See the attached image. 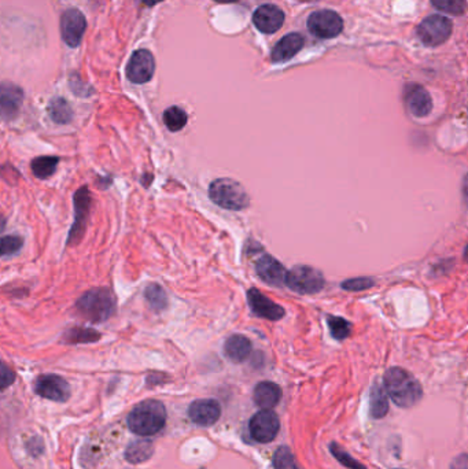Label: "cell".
<instances>
[{
    "label": "cell",
    "instance_id": "cell-1",
    "mask_svg": "<svg viewBox=\"0 0 468 469\" xmlns=\"http://www.w3.org/2000/svg\"><path fill=\"white\" fill-rule=\"evenodd\" d=\"M384 385L391 401L401 407H412L423 396L420 383L402 368H390L384 376Z\"/></svg>",
    "mask_w": 468,
    "mask_h": 469
},
{
    "label": "cell",
    "instance_id": "cell-2",
    "mask_svg": "<svg viewBox=\"0 0 468 469\" xmlns=\"http://www.w3.org/2000/svg\"><path fill=\"white\" fill-rule=\"evenodd\" d=\"M166 423V409L162 402L149 399L136 405L128 416L129 430L141 436H152Z\"/></svg>",
    "mask_w": 468,
    "mask_h": 469
},
{
    "label": "cell",
    "instance_id": "cell-3",
    "mask_svg": "<svg viewBox=\"0 0 468 469\" xmlns=\"http://www.w3.org/2000/svg\"><path fill=\"white\" fill-rule=\"evenodd\" d=\"M81 317L91 322H103L116 311V298L109 288H93L87 291L76 302Z\"/></svg>",
    "mask_w": 468,
    "mask_h": 469
},
{
    "label": "cell",
    "instance_id": "cell-4",
    "mask_svg": "<svg viewBox=\"0 0 468 469\" xmlns=\"http://www.w3.org/2000/svg\"><path fill=\"white\" fill-rule=\"evenodd\" d=\"M209 196L217 206L239 212L250 205L244 187L233 178H217L209 187Z\"/></svg>",
    "mask_w": 468,
    "mask_h": 469
},
{
    "label": "cell",
    "instance_id": "cell-5",
    "mask_svg": "<svg viewBox=\"0 0 468 469\" xmlns=\"http://www.w3.org/2000/svg\"><path fill=\"white\" fill-rule=\"evenodd\" d=\"M285 284L294 293L303 295L317 294L324 287V277L320 270L308 265H297L291 268L287 275Z\"/></svg>",
    "mask_w": 468,
    "mask_h": 469
},
{
    "label": "cell",
    "instance_id": "cell-6",
    "mask_svg": "<svg viewBox=\"0 0 468 469\" xmlns=\"http://www.w3.org/2000/svg\"><path fill=\"white\" fill-rule=\"evenodd\" d=\"M452 21L444 15H430L417 26V37L427 47H437L448 42L452 35Z\"/></svg>",
    "mask_w": 468,
    "mask_h": 469
},
{
    "label": "cell",
    "instance_id": "cell-7",
    "mask_svg": "<svg viewBox=\"0 0 468 469\" xmlns=\"http://www.w3.org/2000/svg\"><path fill=\"white\" fill-rule=\"evenodd\" d=\"M308 29L318 39H332L342 32L343 21L335 11L318 10L309 15Z\"/></svg>",
    "mask_w": 468,
    "mask_h": 469
},
{
    "label": "cell",
    "instance_id": "cell-8",
    "mask_svg": "<svg viewBox=\"0 0 468 469\" xmlns=\"http://www.w3.org/2000/svg\"><path fill=\"white\" fill-rule=\"evenodd\" d=\"M279 428V417L271 409H262L250 420V434L253 439L260 443L272 442L276 438Z\"/></svg>",
    "mask_w": 468,
    "mask_h": 469
},
{
    "label": "cell",
    "instance_id": "cell-9",
    "mask_svg": "<svg viewBox=\"0 0 468 469\" xmlns=\"http://www.w3.org/2000/svg\"><path fill=\"white\" fill-rule=\"evenodd\" d=\"M154 71L156 61L153 54L147 50H138L132 54L128 62L127 76L135 84H145L154 76Z\"/></svg>",
    "mask_w": 468,
    "mask_h": 469
},
{
    "label": "cell",
    "instance_id": "cell-10",
    "mask_svg": "<svg viewBox=\"0 0 468 469\" xmlns=\"http://www.w3.org/2000/svg\"><path fill=\"white\" fill-rule=\"evenodd\" d=\"M91 202H92V196L88 188L85 187L80 188L75 194V223L69 232V239H68L69 246L78 243L85 232V224L89 216Z\"/></svg>",
    "mask_w": 468,
    "mask_h": 469
},
{
    "label": "cell",
    "instance_id": "cell-11",
    "mask_svg": "<svg viewBox=\"0 0 468 469\" xmlns=\"http://www.w3.org/2000/svg\"><path fill=\"white\" fill-rule=\"evenodd\" d=\"M35 392L50 401L66 402L71 396V386L58 375H44L35 382Z\"/></svg>",
    "mask_w": 468,
    "mask_h": 469
},
{
    "label": "cell",
    "instance_id": "cell-12",
    "mask_svg": "<svg viewBox=\"0 0 468 469\" xmlns=\"http://www.w3.org/2000/svg\"><path fill=\"white\" fill-rule=\"evenodd\" d=\"M87 28L85 17L76 8H71L62 14L61 35L69 47H78Z\"/></svg>",
    "mask_w": 468,
    "mask_h": 469
},
{
    "label": "cell",
    "instance_id": "cell-13",
    "mask_svg": "<svg viewBox=\"0 0 468 469\" xmlns=\"http://www.w3.org/2000/svg\"><path fill=\"white\" fill-rule=\"evenodd\" d=\"M247 302H249L251 312L261 318L278 321L285 317V309L280 305L271 301L257 288H250L247 291Z\"/></svg>",
    "mask_w": 468,
    "mask_h": 469
},
{
    "label": "cell",
    "instance_id": "cell-14",
    "mask_svg": "<svg viewBox=\"0 0 468 469\" xmlns=\"http://www.w3.org/2000/svg\"><path fill=\"white\" fill-rule=\"evenodd\" d=\"M283 11L273 4H264L253 14V24L262 33H275L283 26Z\"/></svg>",
    "mask_w": 468,
    "mask_h": 469
},
{
    "label": "cell",
    "instance_id": "cell-15",
    "mask_svg": "<svg viewBox=\"0 0 468 469\" xmlns=\"http://www.w3.org/2000/svg\"><path fill=\"white\" fill-rule=\"evenodd\" d=\"M188 416L191 421L198 425H213L222 416L220 403L215 399H198L188 407Z\"/></svg>",
    "mask_w": 468,
    "mask_h": 469
},
{
    "label": "cell",
    "instance_id": "cell-16",
    "mask_svg": "<svg viewBox=\"0 0 468 469\" xmlns=\"http://www.w3.org/2000/svg\"><path fill=\"white\" fill-rule=\"evenodd\" d=\"M405 102L413 117H427L433 110V100L429 91L417 84L408 85L405 91Z\"/></svg>",
    "mask_w": 468,
    "mask_h": 469
},
{
    "label": "cell",
    "instance_id": "cell-17",
    "mask_svg": "<svg viewBox=\"0 0 468 469\" xmlns=\"http://www.w3.org/2000/svg\"><path fill=\"white\" fill-rule=\"evenodd\" d=\"M255 273L269 286H282L286 280L285 266L273 257L265 254L255 262Z\"/></svg>",
    "mask_w": 468,
    "mask_h": 469
},
{
    "label": "cell",
    "instance_id": "cell-18",
    "mask_svg": "<svg viewBox=\"0 0 468 469\" xmlns=\"http://www.w3.org/2000/svg\"><path fill=\"white\" fill-rule=\"evenodd\" d=\"M305 39L300 33H290L286 35L283 39L278 42V44L272 50V61L276 64L290 61L293 57H296L301 48L304 47Z\"/></svg>",
    "mask_w": 468,
    "mask_h": 469
},
{
    "label": "cell",
    "instance_id": "cell-19",
    "mask_svg": "<svg viewBox=\"0 0 468 469\" xmlns=\"http://www.w3.org/2000/svg\"><path fill=\"white\" fill-rule=\"evenodd\" d=\"M22 99H24V93L17 85L3 82L1 85V114L4 120H11L12 117L17 116L22 104Z\"/></svg>",
    "mask_w": 468,
    "mask_h": 469
},
{
    "label": "cell",
    "instance_id": "cell-20",
    "mask_svg": "<svg viewBox=\"0 0 468 469\" xmlns=\"http://www.w3.org/2000/svg\"><path fill=\"white\" fill-rule=\"evenodd\" d=\"M253 398L260 407L272 409L279 403L282 398V390L276 383L261 382L255 386Z\"/></svg>",
    "mask_w": 468,
    "mask_h": 469
},
{
    "label": "cell",
    "instance_id": "cell-21",
    "mask_svg": "<svg viewBox=\"0 0 468 469\" xmlns=\"http://www.w3.org/2000/svg\"><path fill=\"white\" fill-rule=\"evenodd\" d=\"M224 353L233 362H242L251 353V342L243 335H233L224 344Z\"/></svg>",
    "mask_w": 468,
    "mask_h": 469
},
{
    "label": "cell",
    "instance_id": "cell-22",
    "mask_svg": "<svg viewBox=\"0 0 468 469\" xmlns=\"http://www.w3.org/2000/svg\"><path fill=\"white\" fill-rule=\"evenodd\" d=\"M386 389L375 383L370 391V414L374 419H382L389 412V402Z\"/></svg>",
    "mask_w": 468,
    "mask_h": 469
},
{
    "label": "cell",
    "instance_id": "cell-23",
    "mask_svg": "<svg viewBox=\"0 0 468 469\" xmlns=\"http://www.w3.org/2000/svg\"><path fill=\"white\" fill-rule=\"evenodd\" d=\"M154 453V446L150 441L146 439H141V441H135L132 442L127 452H125V459L131 463V464H141L147 461Z\"/></svg>",
    "mask_w": 468,
    "mask_h": 469
},
{
    "label": "cell",
    "instance_id": "cell-24",
    "mask_svg": "<svg viewBox=\"0 0 468 469\" xmlns=\"http://www.w3.org/2000/svg\"><path fill=\"white\" fill-rule=\"evenodd\" d=\"M58 163H60L58 156H37L36 159L32 160L30 169L37 178L44 180L55 173Z\"/></svg>",
    "mask_w": 468,
    "mask_h": 469
},
{
    "label": "cell",
    "instance_id": "cell-25",
    "mask_svg": "<svg viewBox=\"0 0 468 469\" xmlns=\"http://www.w3.org/2000/svg\"><path fill=\"white\" fill-rule=\"evenodd\" d=\"M48 113H50V117L53 118V121L57 122V124H61V125L71 122L72 117H73V111H72L69 103L62 98H55L50 102Z\"/></svg>",
    "mask_w": 468,
    "mask_h": 469
},
{
    "label": "cell",
    "instance_id": "cell-26",
    "mask_svg": "<svg viewBox=\"0 0 468 469\" xmlns=\"http://www.w3.org/2000/svg\"><path fill=\"white\" fill-rule=\"evenodd\" d=\"M187 121H188L187 113L177 106H172L166 109L163 113V122L166 128L172 132L181 131L187 125Z\"/></svg>",
    "mask_w": 468,
    "mask_h": 469
},
{
    "label": "cell",
    "instance_id": "cell-27",
    "mask_svg": "<svg viewBox=\"0 0 468 469\" xmlns=\"http://www.w3.org/2000/svg\"><path fill=\"white\" fill-rule=\"evenodd\" d=\"M98 339H100V333L96 332L95 329H89V328H73L68 332H65L64 335V340L66 343H91V342H96Z\"/></svg>",
    "mask_w": 468,
    "mask_h": 469
},
{
    "label": "cell",
    "instance_id": "cell-28",
    "mask_svg": "<svg viewBox=\"0 0 468 469\" xmlns=\"http://www.w3.org/2000/svg\"><path fill=\"white\" fill-rule=\"evenodd\" d=\"M327 324L334 339L343 340L350 335L352 324L339 315H327Z\"/></svg>",
    "mask_w": 468,
    "mask_h": 469
},
{
    "label": "cell",
    "instance_id": "cell-29",
    "mask_svg": "<svg viewBox=\"0 0 468 469\" xmlns=\"http://www.w3.org/2000/svg\"><path fill=\"white\" fill-rule=\"evenodd\" d=\"M146 300L150 305V308L156 312H162L166 305H168V298H166V294L163 291L162 287H159L158 284H150L147 288H146Z\"/></svg>",
    "mask_w": 468,
    "mask_h": 469
},
{
    "label": "cell",
    "instance_id": "cell-30",
    "mask_svg": "<svg viewBox=\"0 0 468 469\" xmlns=\"http://www.w3.org/2000/svg\"><path fill=\"white\" fill-rule=\"evenodd\" d=\"M273 467L275 469H298L294 454L289 448H279L273 454Z\"/></svg>",
    "mask_w": 468,
    "mask_h": 469
},
{
    "label": "cell",
    "instance_id": "cell-31",
    "mask_svg": "<svg viewBox=\"0 0 468 469\" xmlns=\"http://www.w3.org/2000/svg\"><path fill=\"white\" fill-rule=\"evenodd\" d=\"M431 3L440 11L452 15H462L467 10L466 0H431Z\"/></svg>",
    "mask_w": 468,
    "mask_h": 469
},
{
    "label": "cell",
    "instance_id": "cell-32",
    "mask_svg": "<svg viewBox=\"0 0 468 469\" xmlns=\"http://www.w3.org/2000/svg\"><path fill=\"white\" fill-rule=\"evenodd\" d=\"M330 450L332 453V456L342 464L345 466L346 468L349 469H366V467L360 463H357V460H354L350 454H348L346 452H343L336 443H331L330 446Z\"/></svg>",
    "mask_w": 468,
    "mask_h": 469
},
{
    "label": "cell",
    "instance_id": "cell-33",
    "mask_svg": "<svg viewBox=\"0 0 468 469\" xmlns=\"http://www.w3.org/2000/svg\"><path fill=\"white\" fill-rule=\"evenodd\" d=\"M22 247V239L15 234L3 236L1 239V255L8 257L18 252Z\"/></svg>",
    "mask_w": 468,
    "mask_h": 469
},
{
    "label": "cell",
    "instance_id": "cell-34",
    "mask_svg": "<svg viewBox=\"0 0 468 469\" xmlns=\"http://www.w3.org/2000/svg\"><path fill=\"white\" fill-rule=\"evenodd\" d=\"M375 284V282L371 277H356V279H350L346 280L341 284V287L343 290L348 291H366L368 288H371Z\"/></svg>",
    "mask_w": 468,
    "mask_h": 469
},
{
    "label": "cell",
    "instance_id": "cell-35",
    "mask_svg": "<svg viewBox=\"0 0 468 469\" xmlns=\"http://www.w3.org/2000/svg\"><path fill=\"white\" fill-rule=\"evenodd\" d=\"M14 379H15L14 372L6 364H3L1 365V389L3 390L7 389L14 382Z\"/></svg>",
    "mask_w": 468,
    "mask_h": 469
},
{
    "label": "cell",
    "instance_id": "cell-36",
    "mask_svg": "<svg viewBox=\"0 0 468 469\" xmlns=\"http://www.w3.org/2000/svg\"><path fill=\"white\" fill-rule=\"evenodd\" d=\"M451 469H468V454H460L458 456L452 464Z\"/></svg>",
    "mask_w": 468,
    "mask_h": 469
},
{
    "label": "cell",
    "instance_id": "cell-37",
    "mask_svg": "<svg viewBox=\"0 0 468 469\" xmlns=\"http://www.w3.org/2000/svg\"><path fill=\"white\" fill-rule=\"evenodd\" d=\"M462 194H463V202L466 205V208L468 209V173L465 176V180H463V187H462Z\"/></svg>",
    "mask_w": 468,
    "mask_h": 469
},
{
    "label": "cell",
    "instance_id": "cell-38",
    "mask_svg": "<svg viewBox=\"0 0 468 469\" xmlns=\"http://www.w3.org/2000/svg\"><path fill=\"white\" fill-rule=\"evenodd\" d=\"M161 1H163V0H142V3L146 4V6H156V4L161 3Z\"/></svg>",
    "mask_w": 468,
    "mask_h": 469
},
{
    "label": "cell",
    "instance_id": "cell-39",
    "mask_svg": "<svg viewBox=\"0 0 468 469\" xmlns=\"http://www.w3.org/2000/svg\"><path fill=\"white\" fill-rule=\"evenodd\" d=\"M219 3H234V1H237V0H216Z\"/></svg>",
    "mask_w": 468,
    "mask_h": 469
},
{
    "label": "cell",
    "instance_id": "cell-40",
    "mask_svg": "<svg viewBox=\"0 0 468 469\" xmlns=\"http://www.w3.org/2000/svg\"><path fill=\"white\" fill-rule=\"evenodd\" d=\"M465 259L468 262V243L467 246H466V248H465Z\"/></svg>",
    "mask_w": 468,
    "mask_h": 469
},
{
    "label": "cell",
    "instance_id": "cell-41",
    "mask_svg": "<svg viewBox=\"0 0 468 469\" xmlns=\"http://www.w3.org/2000/svg\"><path fill=\"white\" fill-rule=\"evenodd\" d=\"M301 1H312V0H301Z\"/></svg>",
    "mask_w": 468,
    "mask_h": 469
}]
</instances>
